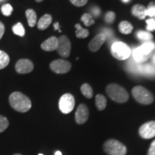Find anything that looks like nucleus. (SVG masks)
<instances>
[{"label":"nucleus","instance_id":"1","mask_svg":"<svg viewBox=\"0 0 155 155\" xmlns=\"http://www.w3.org/2000/svg\"><path fill=\"white\" fill-rule=\"evenodd\" d=\"M9 104L15 111L25 113L32 107V103L30 98L21 92L12 93L9 98Z\"/></svg>","mask_w":155,"mask_h":155},{"label":"nucleus","instance_id":"2","mask_svg":"<svg viewBox=\"0 0 155 155\" xmlns=\"http://www.w3.org/2000/svg\"><path fill=\"white\" fill-rule=\"evenodd\" d=\"M106 93L112 100L117 103H125L129 99V94L126 89L116 83L108 85Z\"/></svg>","mask_w":155,"mask_h":155},{"label":"nucleus","instance_id":"3","mask_svg":"<svg viewBox=\"0 0 155 155\" xmlns=\"http://www.w3.org/2000/svg\"><path fill=\"white\" fill-rule=\"evenodd\" d=\"M111 52L114 58L120 61L128 59L131 54L130 48L124 42L120 41H115L111 44Z\"/></svg>","mask_w":155,"mask_h":155},{"label":"nucleus","instance_id":"4","mask_svg":"<svg viewBox=\"0 0 155 155\" xmlns=\"http://www.w3.org/2000/svg\"><path fill=\"white\" fill-rule=\"evenodd\" d=\"M105 152L109 155H126L127 147L116 139H108L104 146Z\"/></svg>","mask_w":155,"mask_h":155},{"label":"nucleus","instance_id":"5","mask_svg":"<svg viewBox=\"0 0 155 155\" xmlns=\"http://www.w3.org/2000/svg\"><path fill=\"white\" fill-rule=\"evenodd\" d=\"M132 94L134 98L141 104H152L154 101V96L152 93L142 86H136L132 89Z\"/></svg>","mask_w":155,"mask_h":155},{"label":"nucleus","instance_id":"6","mask_svg":"<svg viewBox=\"0 0 155 155\" xmlns=\"http://www.w3.org/2000/svg\"><path fill=\"white\" fill-rule=\"evenodd\" d=\"M75 107V98L73 95L65 94L61 97L59 101V108L62 113H71Z\"/></svg>","mask_w":155,"mask_h":155},{"label":"nucleus","instance_id":"7","mask_svg":"<svg viewBox=\"0 0 155 155\" xmlns=\"http://www.w3.org/2000/svg\"><path fill=\"white\" fill-rule=\"evenodd\" d=\"M58 53L63 58H68L71 54V43L67 36L62 35L58 38Z\"/></svg>","mask_w":155,"mask_h":155},{"label":"nucleus","instance_id":"8","mask_svg":"<svg viewBox=\"0 0 155 155\" xmlns=\"http://www.w3.org/2000/svg\"><path fill=\"white\" fill-rule=\"evenodd\" d=\"M50 67L54 73L58 74H64L68 72L71 69V64L65 60L58 59L52 62Z\"/></svg>","mask_w":155,"mask_h":155},{"label":"nucleus","instance_id":"9","mask_svg":"<svg viewBox=\"0 0 155 155\" xmlns=\"http://www.w3.org/2000/svg\"><path fill=\"white\" fill-rule=\"evenodd\" d=\"M139 135L144 139H152L155 137V121H151L143 124L139 129Z\"/></svg>","mask_w":155,"mask_h":155},{"label":"nucleus","instance_id":"10","mask_svg":"<svg viewBox=\"0 0 155 155\" xmlns=\"http://www.w3.org/2000/svg\"><path fill=\"white\" fill-rule=\"evenodd\" d=\"M34 65L28 59H20L15 65V70L19 74H26L33 71Z\"/></svg>","mask_w":155,"mask_h":155},{"label":"nucleus","instance_id":"11","mask_svg":"<svg viewBox=\"0 0 155 155\" xmlns=\"http://www.w3.org/2000/svg\"><path fill=\"white\" fill-rule=\"evenodd\" d=\"M88 108L85 104H81L78 107L75 112V121L78 124H83L88 119Z\"/></svg>","mask_w":155,"mask_h":155},{"label":"nucleus","instance_id":"12","mask_svg":"<svg viewBox=\"0 0 155 155\" xmlns=\"http://www.w3.org/2000/svg\"><path fill=\"white\" fill-rule=\"evenodd\" d=\"M106 40L105 35L100 33L95 37L93 40L89 42L88 48L92 52H96L100 49L102 45L104 43Z\"/></svg>","mask_w":155,"mask_h":155},{"label":"nucleus","instance_id":"13","mask_svg":"<svg viewBox=\"0 0 155 155\" xmlns=\"http://www.w3.org/2000/svg\"><path fill=\"white\" fill-rule=\"evenodd\" d=\"M139 75H143L148 78L155 77V66L152 63H141Z\"/></svg>","mask_w":155,"mask_h":155},{"label":"nucleus","instance_id":"14","mask_svg":"<svg viewBox=\"0 0 155 155\" xmlns=\"http://www.w3.org/2000/svg\"><path fill=\"white\" fill-rule=\"evenodd\" d=\"M58 45V38L56 37H51L41 44V48L45 51H54L57 50Z\"/></svg>","mask_w":155,"mask_h":155},{"label":"nucleus","instance_id":"15","mask_svg":"<svg viewBox=\"0 0 155 155\" xmlns=\"http://www.w3.org/2000/svg\"><path fill=\"white\" fill-rule=\"evenodd\" d=\"M147 8L144 6L141 5H135L131 9V13L134 16L137 17L140 19H144L147 17L146 15Z\"/></svg>","mask_w":155,"mask_h":155},{"label":"nucleus","instance_id":"16","mask_svg":"<svg viewBox=\"0 0 155 155\" xmlns=\"http://www.w3.org/2000/svg\"><path fill=\"white\" fill-rule=\"evenodd\" d=\"M132 58L136 62H137V63H146V61H147V60H148L150 57V56L145 55L144 54L142 53V51L140 50L139 47H138L136 48L132 51Z\"/></svg>","mask_w":155,"mask_h":155},{"label":"nucleus","instance_id":"17","mask_svg":"<svg viewBox=\"0 0 155 155\" xmlns=\"http://www.w3.org/2000/svg\"><path fill=\"white\" fill-rule=\"evenodd\" d=\"M52 16L50 15H44L41 18L39 19L38 22V28L40 30H44L47 29L52 23Z\"/></svg>","mask_w":155,"mask_h":155},{"label":"nucleus","instance_id":"18","mask_svg":"<svg viewBox=\"0 0 155 155\" xmlns=\"http://www.w3.org/2000/svg\"><path fill=\"white\" fill-rule=\"evenodd\" d=\"M141 63H137L133 58H130L127 63V71L129 73H133L134 75H139V68H140Z\"/></svg>","mask_w":155,"mask_h":155},{"label":"nucleus","instance_id":"19","mask_svg":"<svg viewBox=\"0 0 155 155\" xmlns=\"http://www.w3.org/2000/svg\"><path fill=\"white\" fill-rule=\"evenodd\" d=\"M139 48H140V50L142 51V53H144L145 55L151 57L152 52L155 50V43L152 41L145 42L144 44H142L141 46H139Z\"/></svg>","mask_w":155,"mask_h":155},{"label":"nucleus","instance_id":"20","mask_svg":"<svg viewBox=\"0 0 155 155\" xmlns=\"http://www.w3.org/2000/svg\"><path fill=\"white\" fill-rule=\"evenodd\" d=\"M27 19H28V25L30 28H33L37 23V15L33 9H29L25 12Z\"/></svg>","mask_w":155,"mask_h":155},{"label":"nucleus","instance_id":"21","mask_svg":"<svg viewBox=\"0 0 155 155\" xmlns=\"http://www.w3.org/2000/svg\"><path fill=\"white\" fill-rule=\"evenodd\" d=\"M119 30L121 33L128 35L132 32L133 27L131 23L127 22V21H123L119 25Z\"/></svg>","mask_w":155,"mask_h":155},{"label":"nucleus","instance_id":"22","mask_svg":"<svg viewBox=\"0 0 155 155\" xmlns=\"http://www.w3.org/2000/svg\"><path fill=\"white\" fill-rule=\"evenodd\" d=\"M96 106L99 111H103L106 107V98L101 94H98L96 96Z\"/></svg>","mask_w":155,"mask_h":155},{"label":"nucleus","instance_id":"23","mask_svg":"<svg viewBox=\"0 0 155 155\" xmlns=\"http://www.w3.org/2000/svg\"><path fill=\"white\" fill-rule=\"evenodd\" d=\"M137 37L139 40L144 42L152 41L153 38L152 33L149 32H146V31H139V32H137Z\"/></svg>","mask_w":155,"mask_h":155},{"label":"nucleus","instance_id":"24","mask_svg":"<svg viewBox=\"0 0 155 155\" xmlns=\"http://www.w3.org/2000/svg\"><path fill=\"white\" fill-rule=\"evenodd\" d=\"M81 93L84 95L85 97L87 98H91L94 95V92H93V89L91 86L88 83H84L81 87Z\"/></svg>","mask_w":155,"mask_h":155},{"label":"nucleus","instance_id":"25","mask_svg":"<svg viewBox=\"0 0 155 155\" xmlns=\"http://www.w3.org/2000/svg\"><path fill=\"white\" fill-rule=\"evenodd\" d=\"M9 63V57L5 52L0 50V70L4 69Z\"/></svg>","mask_w":155,"mask_h":155},{"label":"nucleus","instance_id":"26","mask_svg":"<svg viewBox=\"0 0 155 155\" xmlns=\"http://www.w3.org/2000/svg\"><path fill=\"white\" fill-rule=\"evenodd\" d=\"M75 28H76V32H75V35L78 38H86L89 35V31L86 29L83 28L81 25H75Z\"/></svg>","mask_w":155,"mask_h":155},{"label":"nucleus","instance_id":"27","mask_svg":"<svg viewBox=\"0 0 155 155\" xmlns=\"http://www.w3.org/2000/svg\"><path fill=\"white\" fill-rule=\"evenodd\" d=\"M12 31L13 32L17 35L20 36V37H23L25 34V30L24 27L22 23L18 22L17 24L15 25L14 26L12 27Z\"/></svg>","mask_w":155,"mask_h":155},{"label":"nucleus","instance_id":"28","mask_svg":"<svg viewBox=\"0 0 155 155\" xmlns=\"http://www.w3.org/2000/svg\"><path fill=\"white\" fill-rule=\"evenodd\" d=\"M81 20L83 21V22L84 23V25L87 27L91 26V25H94L95 22L93 18L92 15L90 14H84L81 17Z\"/></svg>","mask_w":155,"mask_h":155},{"label":"nucleus","instance_id":"29","mask_svg":"<svg viewBox=\"0 0 155 155\" xmlns=\"http://www.w3.org/2000/svg\"><path fill=\"white\" fill-rule=\"evenodd\" d=\"M9 121L5 116L0 115V133L5 131L9 127Z\"/></svg>","mask_w":155,"mask_h":155},{"label":"nucleus","instance_id":"30","mask_svg":"<svg viewBox=\"0 0 155 155\" xmlns=\"http://www.w3.org/2000/svg\"><path fill=\"white\" fill-rule=\"evenodd\" d=\"M147 16L150 17L152 19H155V4L154 2H150L146 12Z\"/></svg>","mask_w":155,"mask_h":155},{"label":"nucleus","instance_id":"31","mask_svg":"<svg viewBox=\"0 0 155 155\" xmlns=\"http://www.w3.org/2000/svg\"><path fill=\"white\" fill-rule=\"evenodd\" d=\"M1 11L5 16H9L12 13L13 8L9 4H6V5H4L2 7Z\"/></svg>","mask_w":155,"mask_h":155},{"label":"nucleus","instance_id":"32","mask_svg":"<svg viewBox=\"0 0 155 155\" xmlns=\"http://www.w3.org/2000/svg\"><path fill=\"white\" fill-rule=\"evenodd\" d=\"M116 18V15L114 12H108L105 15V20L108 24H111L114 22Z\"/></svg>","mask_w":155,"mask_h":155},{"label":"nucleus","instance_id":"33","mask_svg":"<svg viewBox=\"0 0 155 155\" xmlns=\"http://www.w3.org/2000/svg\"><path fill=\"white\" fill-rule=\"evenodd\" d=\"M147 30L150 32L155 30V19H147Z\"/></svg>","mask_w":155,"mask_h":155},{"label":"nucleus","instance_id":"34","mask_svg":"<svg viewBox=\"0 0 155 155\" xmlns=\"http://www.w3.org/2000/svg\"><path fill=\"white\" fill-rule=\"evenodd\" d=\"M101 33L105 35L106 39H108L109 40H111V39L113 38L114 32H113V30H111V29H108V28L103 29L101 31Z\"/></svg>","mask_w":155,"mask_h":155},{"label":"nucleus","instance_id":"35","mask_svg":"<svg viewBox=\"0 0 155 155\" xmlns=\"http://www.w3.org/2000/svg\"><path fill=\"white\" fill-rule=\"evenodd\" d=\"M70 1L73 5L76 6V7H82L88 2V0H70Z\"/></svg>","mask_w":155,"mask_h":155},{"label":"nucleus","instance_id":"36","mask_svg":"<svg viewBox=\"0 0 155 155\" xmlns=\"http://www.w3.org/2000/svg\"><path fill=\"white\" fill-rule=\"evenodd\" d=\"M91 13L94 17H98L101 14V9L98 7H94L91 9Z\"/></svg>","mask_w":155,"mask_h":155},{"label":"nucleus","instance_id":"37","mask_svg":"<svg viewBox=\"0 0 155 155\" xmlns=\"http://www.w3.org/2000/svg\"><path fill=\"white\" fill-rule=\"evenodd\" d=\"M148 155H155V140L152 141L150 145V150L148 152Z\"/></svg>","mask_w":155,"mask_h":155},{"label":"nucleus","instance_id":"38","mask_svg":"<svg viewBox=\"0 0 155 155\" xmlns=\"http://www.w3.org/2000/svg\"><path fill=\"white\" fill-rule=\"evenodd\" d=\"M5 25H4L2 22H0V40L2 38L4 33H5Z\"/></svg>","mask_w":155,"mask_h":155},{"label":"nucleus","instance_id":"39","mask_svg":"<svg viewBox=\"0 0 155 155\" xmlns=\"http://www.w3.org/2000/svg\"><path fill=\"white\" fill-rule=\"evenodd\" d=\"M54 27H55V30H59V32H61V30H60L59 23L58 22L55 23V24H54Z\"/></svg>","mask_w":155,"mask_h":155},{"label":"nucleus","instance_id":"40","mask_svg":"<svg viewBox=\"0 0 155 155\" xmlns=\"http://www.w3.org/2000/svg\"><path fill=\"white\" fill-rule=\"evenodd\" d=\"M152 63L155 66V54H154L152 58Z\"/></svg>","mask_w":155,"mask_h":155},{"label":"nucleus","instance_id":"41","mask_svg":"<svg viewBox=\"0 0 155 155\" xmlns=\"http://www.w3.org/2000/svg\"><path fill=\"white\" fill-rule=\"evenodd\" d=\"M55 155H62V153L60 151H57V152H55Z\"/></svg>","mask_w":155,"mask_h":155},{"label":"nucleus","instance_id":"42","mask_svg":"<svg viewBox=\"0 0 155 155\" xmlns=\"http://www.w3.org/2000/svg\"><path fill=\"white\" fill-rule=\"evenodd\" d=\"M131 0H121V2H123L124 3H128V2H129Z\"/></svg>","mask_w":155,"mask_h":155},{"label":"nucleus","instance_id":"43","mask_svg":"<svg viewBox=\"0 0 155 155\" xmlns=\"http://www.w3.org/2000/svg\"><path fill=\"white\" fill-rule=\"evenodd\" d=\"M37 2H41L43 1V0H35Z\"/></svg>","mask_w":155,"mask_h":155},{"label":"nucleus","instance_id":"44","mask_svg":"<svg viewBox=\"0 0 155 155\" xmlns=\"http://www.w3.org/2000/svg\"><path fill=\"white\" fill-rule=\"evenodd\" d=\"M14 155H22V154H15Z\"/></svg>","mask_w":155,"mask_h":155},{"label":"nucleus","instance_id":"45","mask_svg":"<svg viewBox=\"0 0 155 155\" xmlns=\"http://www.w3.org/2000/svg\"><path fill=\"white\" fill-rule=\"evenodd\" d=\"M38 155H43V154H39Z\"/></svg>","mask_w":155,"mask_h":155}]
</instances>
